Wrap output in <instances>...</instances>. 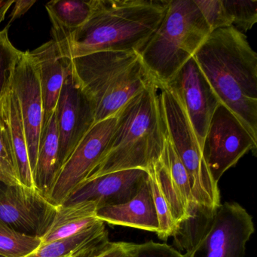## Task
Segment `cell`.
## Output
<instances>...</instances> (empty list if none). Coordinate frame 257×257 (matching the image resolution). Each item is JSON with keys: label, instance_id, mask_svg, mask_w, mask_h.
<instances>
[{"label": "cell", "instance_id": "obj_1", "mask_svg": "<svg viewBox=\"0 0 257 257\" xmlns=\"http://www.w3.org/2000/svg\"><path fill=\"white\" fill-rule=\"evenodd\" d=\"M168 0H94L89 19L71 32L52 34L68 59L96 52L141 53L162 23Z\"/></svg>", "mask_w": 257, "mask_h": 257}, {"label": "cell", "instance_id": "obj_2", "mask_svg": "<svg viewBox=\"0 0 257 257\" xmlns=\"http://www.w3.org/2000/svg\"><path fill=\"white\" fill-rule=\"evenodd\" d=\"M219 101L257 139V54L234 27L210 33L193 56Z\"/></svg>", "mask_w": 257, "mask_h": 257}, {"label": "cell", "instance_id": "obj_3", "mask_svg": "<svg viewBox=\"0 0 257 257\" xmlns=\"http://www.w3.org/2000/svg\"><path fill=\"white\" fill-rule=\"evenodd\" d=\"M116 118L104 156L87 180L124 170L147 171L162 156L166 127L159 87L153 79L118 111Z\"/></svg>", "mask_w": 257, "mask_h": 257}, {"label": "cell", "instance_id": "obj_4", "mask_svg": "<svg viewBox=\"0 0 257 257\" xmlns=\"http://www.w3.org/2000/svg\"><path fill=\"white\" fill-rule=\"evenodd\" d=\"M72 73L92 106L96 123L115 116L152 80L141 54L96 52L71 60Z\"/></svg>", "mask_w": 257, "mask_h": 257}, {"label": "cell", "instance_id": "obj_5", "mask_svg": "<svg viewBox=\"0 0 257 257\" xmlns=\"http://www.w3.org/2000/svg\"><path fill=\"white\" fill-rule=\"evenodd\" d=\"M254 231L252 216L233 201L221 204L215 210L195 204L172 237L176 249L184 250L186 257H244Z\"/></svg>", "mask_w": 257, "mask_h": 257}, {"label": "cell", "instance_id": "obj_6", "mask_svg": "<svg viewBox=\"0 0 257 257\" xmlns=\"http://www.w3.org/2000/svg\"><path fill=\"white\" fill-rule=\"evenodd\" d=\"M210 33L194 0H168L162 23L140 53L152 79L166 85Z\"/></svg>", "mask_w": 257, "mask_h": 257}, {"label": "cell", "instance_id": "obj_7", "mask_svg": "<svg viewBox=\"0 0 257 257\" xmlns=\"http://www.w3.org/2000/svg\"><path fill=\"white\" fill-rule=\"evenodd\" d=\"M158 87L167 136L187 171L194 201L199 207L215 210L221 204L218 183L210 174L186 111L168 86Z\"/></svg>", "mask_w": 257, "mask_h": 257}, {"label": "cell", "instance_id": "obj_8", "mask_svg": "<svg viewBox=\"0 0 257 257\" xmlns=\"http://www.w3.org/2000/svg\"><path fill=\"white\" fill-rule=\"evenodd\" d=\"M256 149V138L220 103L212 116L202 145L203 157L213 180L218 183L224 173L249 151L255 155Z\"/></svg>", "mask_w": 257, "mask_h": 257}, {"label": "cell", "instance_id": "obj_9", "mask_svg": "<svg viewBox=\"0 0 257 257\" xmlns=\"http://www.w3.org/2000/svg\"><path fill=\"white\" fill-rule=\"evenodd\" d=\"M116 115L93 125L63 165L48 201L55 207L62 205L69 195L99 165L104 156L115 129Z\"/></svg>", "mask_w": 257, "mask_h": 257}, {"label": "cell", "instance_id": "obj_10", "mask_svg": "<svg viewBox=\"0 0 257 257\" xmlns=\"http://www.w3.org/2000/svg\"><path fill=\"white\" fill-rule=\"evenodd\" d=\"M56 209L36 189L0 183V222L19 232L41 238Z\"/></svg>", "mask_w": 257, "mask_h": 257}, {"label": "cell", "instance_id": "obj_11", "mask_svg": "<svg viewBox=\"0 0 257 257\" xmlns=\"http://www.w3.org/2000/svg\"><path fill=\"white\" fill-rule=\"evenodd\" d=\"M11 88L19 101L34 174L43 131L44 107L38 68L30 52L21 53L15 68Z\"/></svg>", "mask_w": 257, "mask_h": 257}, {"label": "cell", "instance_id": "obj_12", "mask_svg": "<svg viewBox=\"0 0 257 257\" xmlns=\"http://www.w3.org/2000/svg\"><path fill=\"white\" fill-rule=\"evenodd\" d=\"M166 86L176 94L186 111L202 150L210 120L221 103L193 57Z\"/></svg>", "mask_w": 257, "mask_h": 257}, {"label": "cell", "instance_id": "obj_13", "mask_svg": "<svg viewBox=\"0 0 257 257\" xmlns=\"http://www.w3.org/2000/svg\"><path fill=\"white\" fill-rule=\"evenodd\" d=\"M55 115L59 136L61 168L76 146L95 124L92 106L73 73L63 85Z\"/></svg>", "mask_w": 257, "mask_h": 257}, {"label": "cell", "instance_id": "obj_14", "mask_svg": "<svg viewBox=\"0 0 257 257\" xmlns=\"http://www.w3.org/2000/svg\"><path fill=\"white\" fill-rule=\"evenodd\" d=\"M148 177L143 169H130L109 173L85 180L67 198L62 205L92 201L97 209L124 204L139 192Z\"/></svg>", "mask_w": 257, "mask_h": 257}, {"label": "cell", "instance_id": "obj_15", "mask_svg": "<svg viewBox=\"0 0 257 257\" xmlns=\"http://www.w3.org/2000/svg\"><path fill=\"white\" fill-rule=\"evenodd\" d=\"M154 167L177 226L189 217L192 207L196 204L187 171L168 136L162 156Z\"/></svg>", "mask_w": 257, "mask_h": 257}, {"label": "cell", "instance_id": "obj_16", "mask_svg": "<svg viewBox=\"0 0 257 257\" xmlns=\"http://www.w3.org/2000/svg\"><path fill=\"white\" fill-rule=\"evenodd\" d=\"M30 53L39 70L44 107V129L56 109L63 85L71 74V60L61 56L52 40Z\"/></svg>", "mask_w": 257, "mask_h": 257}, {"label": "cell", "instance_id": "obj_17", "mask_svg": "<svg viewBox=\"0 0 257 257\" xmlns=\"http://www.w3.org/2000/svg\"><path fill=\"white\" fill-rule=\"evenodd\" d=\"M96 216L104 223L138 228L157 234L159 219L148 177L132 200L124 204L100 207L97 209Z\"/></svg>", "mask_w": 257, "mask_h": 257}, {"label": "cell", "instance_id": "obj_18", "mask_svg": "<svg viewBox=\"0 0 257 257\" xmlns=\"http://www.w3.org/2000/svg\"><path fill=\"white\" fill-rule=\"evenodd\" d=\"M0 120L8 135L21 183L22 186L35 189L25 125L19 101L12 88L7 91L0 102Z\"/></svg>", "mask_w": 257, "mask_h": 257}, {"label": "cell", "instance_id": "obj_19", "mask_svg": "<svg viewBox=\"0 0 257 257\" xmlns=\"http://www.w3.org/2000/svg\"><path fill=\"white\" fill-rule=\"evenodd\" d=\"M97 204L83 201L57 207L56 213L46 234L41 237L42 245L73 237L100 222L96 216Z\"/></svg>", "mask_w": 257, "mask_h": 257}, {"label": "cell", "instance_id": "obj_20", "mask_svg": "<svg viewBox=\"0 0 257 257\" xmlns=\"http://www.w3.org/2000/svg\"><path fill=\"white\" fill-rule=\"evenodd\" d=\"M60 170L59 136L55 111L43 129L33 174L35 189L47 200Z\"/></svg>", "mask_w": 257, "mask_h": 257}, {"label": "cell", "instance_id": "obj_21", "mask_svg": "<svg viewBox=\"0 0 257 257\" xmlns=\"http://www.w3.org/2000/svg\"><path fill=\"white\" fill-rule=\"evenodd\" d=\"M94 0H53L46 8L52 24V34L71 32L82 27L89 19Z\"/></svg>", "mask_w": 257, "mask_h": 257}, {"label": "cell", "instance_id": "obj_22", "mask_svg": "<svg viewBox=\"0 0 257 257\" xmlns=\"http://www.w3.org/2000/svg\"><path fill=\"white\" fill-rule=\"evenodd\" d=\"M108 238L107 229L101 221L73 237L42 245L40 249L28 257H70L83 248Z\"/></svg>", "mask_w": 257, "mask_h": 257}, {"label": "cell", "instance_id": "obj_23", "mask_svg": "<svg viewBox=\"0 0 257 257\" xmlns=\"http://www.w3.org/2000/svg\"><path fill=\"white\" fill-rule=\"evenodd\" d=\"M41 246L40 237L19 232L0 222V256L28 257Z\"/></svg>", "mask_w": 257, "mask_h": 257}, {"label": "cell", "instance_id": "obj_24", "mask_svg": "<svg viewBox=\"0 0 257 257\" xmlns=\"http://www.w3.org/2000/svg\"><path fill=\"white\" fill-rule=\"evenodd\" d=\"M147 173L159 219V228L157 235L161 240H167L174 235L177 225L173 218L168 201L162 192L154 165L147 171Z\"/></svg>", "mask_w": 257, "mask_h": 257}, {"label": "cell", "instance_id": "obj_25", "mask_svg": "<svg viewBox=\"0 0 257 257\" xmlns=\"http://www.w3.org/2000/svg\"><path fill=\"white\" fill-rule=\"evenodd\" d=\"M8 31L7 27L0 31V102L11 88L15 68L22 53L10 41Z\"/></svg>", "mask_w": 257, "mask_h": 257}, {"label": "cell", "instance_id": "obj_26", "mask_svg": "<svg viewBox=\"0 0 257 257\" xmlns=\"http://www.w3.org/2000/svg\"><path fill=\"white\" fill-rule=\"evenodd\" d=\"M232 27L238 31L252 29L257 22L256 0H222Z\"/></svg>", "mask_w": 257, "mask_h": 257}, {"label": "cell", "instance_id": "obj_27", "mask_svg": "<svg viewBox=\"0 0 257 257\" xmlns=\"http://www.w3.org/2000/svg\"><path fill=\"white\" fill-rule=\"evenodd\" d=\"M137 246L138 243L106 239L83 248L70 257H133Z\"/></svg>", "mask_w": 257, "mask_h": 257}, {"label": "cell", "instance_id": "obj_28", "mask_svg": "<svg viewBox=\"0 0 257 257\" xmlns=\"http://www.w3.org/2000/svg\"><path fill=\"white\" fill-rule=\"evenodd\" d=\"M0 183L22 185L13 150L4 123L0 120Z\"/></svg>", "mask_w": 257, "mask_h": 257}, {"label": "cell", "instance_id": "obj_29", "mask_svg": "<svg viewBox=\"0 0 257 257\" xmlns=\"http://www.w3.org/2000/svg\"><path fill=\"white\" fill-rule=\"evenodd\" d=\"M211 32L232 26L222 0H194Z\"/></svg>", "mask_w": 257, "mask_h": 257}, {"label": "cell", "instance_id": "obj_30", "mask_svg": "<svg viewBox=\"0 0 257 257\" xmlns=\"http://www.w3.org/2000/svg\"><path fill=\"white\" fill-rule=\"evenodd\" d=\"M133 257H186L183 252L174 246L165 243H157L153 240L138 243Z\"/></svg>", "mask_w": 257, "mask_h": 257}, {"label": "cell", "instance_id": "obj_31", "mask_svg": "<svg viewBox=\"0 0 257 257\" xmlns=\"http://www.w3.org/2000/svg\"><path fill=\"white\" fill-rule=\"evenodd\" d=\"M36 4L35 0H18L15 1V7L10 16V23L14 22L16 19L22 17L25 14L34 4Z\"/></svg>", "mask_w": 257, "mask_h": 257}, {"label": "cell", "instance_id": "obj_32", "mask_svg": "<svg viewBox=\"0 0 257 257\" xmlns=\"http://www.w3.org/2000/svg\"><path fill=\"white\" fill-rule=\"evenodd\" d=\"M14 4V0H0V24L4 22L7 12Z\"/></svg>", "mask_w": 257, "mask_h": 257}, {"label": "cell", "instance_id": "obj_33", "mask_svg": "<svg viewBox=\"0 0 257 257\" xmlns=\"http://www.w3.org/2000/svg\"><path fill=\"white\" fill-rule=\"evenodd\" d=\"M0 257H3V256H0Z\"/></svg>", "mask_w": 257, "mask_h": 257}]
</instances>
